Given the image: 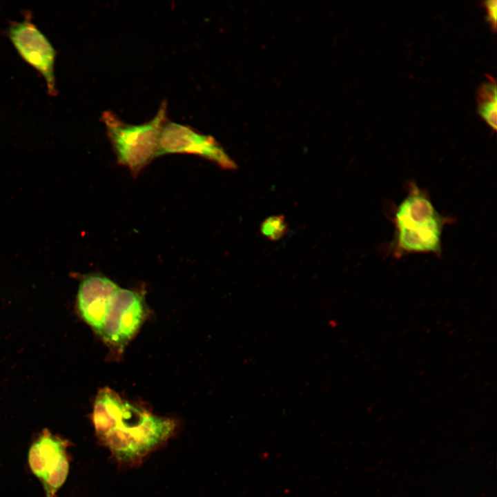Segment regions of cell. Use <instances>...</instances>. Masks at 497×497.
Returning a JSON list of instances; mask_svg holds the SVG:
<instances>
[{"label": "cell", "instance_id": "obj_2", "mask_svg": "<svg viewBox=\"0 0 497 497\" xmlns=\"http://www.w3.org/2000/svg\"><path fill=\"white\" fill-rule=\"evenodd\" d=\"M448 219L435 208L429 195L414 183L393 215V253L440 254L442 235Z\"/></svg>", "mask_w": 497, "mask_h": 497}, {"label": "cell", "instance_id": "obj_9", "mask_svg": "<svg viewBox=\"0 0 497 497\" xmlns=\"http://www.w3.org/2000/svg\"><path fill=\"white\" fill-rule=\"evenodd\" d=\"M496 83L492 78L481 85L478 92V112L481 118L491 128L496 130L497 97Z\"/></svg>", "mask_w": 497, "mask_h": 497}, {"label": "cell", "instance_id": "obj_8", "mask_svg": "<svg viewBox=\"0 0 497 497\" xmlns=\"http://www.w3.org/2000/svg\"><path fill=\"white\" fill-rule=\"evenodd\" d=\"M119 286L101 275H90L80 282L77 309L82 320L100 335Z\"/></svg>", "mask_w": 497, "mask_h": 497}, {"label": "cell", "instance_id": "obj_5", "mask_svg": "<svg viewBox=\"0 0 497 497\" xmlns=\"http://www.w3.org/2000/svg\"><path fill=\"white\" fill-rule=\"evenodd\" d=\"M183 153L206 159L226 170H235L237 164L215 138L193 127L168 121L164 123L157 156Z\"/></svg>", "mask_w": 497, "mask_h": 497}, {"label": "cell", "instance_id": "obj_11", "mask_svg": "<svg viewBox=\"0 0 497 497\" xmlns=\"http://www.w3.org/2000/svg\"><path fill=\"white\" fill-rule=\"evenodd\" d=\"M484 7L487 11V20L490 23L492 29L496 28V1H487L484 2Z\"/></svg>", "mask_w": 497, "mask_h": 497}, {"label": "cell", "instance_id": "obj_10", "mask_svg": "<svg viewBox=\"0 0 497 497\" xmlns=\"http://www.w3.org/2000/svg\"><path fill=\"white\" fill-rule=\"evenodd\" d=\"M287 231V222L283 215L269 217L260 226L261 233L271 241H277L282 239L285 236Z\"/></svg>", "mask_w": 497, "mask_h": 497}, {"label": "cell", "instance_id": "obj_4", "mask_svg": "<svg viewBox=\"0 0 497 497\" xmlns=\"http://www.w3.org/2000/svg\"><path fill=\"white\" fill-rule=\"evenodd\" d=\"M68 442L43 429L30 447L28 461L32 474L40 480L46 497H57L69 471Z\"/></svg>", "mask_w": 497, "mask_h": 497}, {"label": "cell", "instance_id": "obj_6", "mask_svg": "<svg viewBox=\"0 0 497 497\" xmlns=\"http://www.w3.org/2000/svg\"><path fill=\"white\" fill-rule=\"evenodd\" d=\"M8 36L21 58L43 77L48 94L57 93L55 76L56 50L30 17L10 23Z\"/></svg>", "mask_w": 497, "mask_h": 497}, {"label": "cell", "instance_id": "obj_3", "mask_svg": "<svg viewBox=\"0 0 497 497\" xmlns=\"http://www.w3.org/2000/svg\"><path fill=\"white\" fill-rule=\"evenodd\" d=\"M166 114V100L151 119L140 124L126 123L112 111L103 112L101 120L119 164L137 175L157 157L162 129L168 119Z\"/></svg>", "mask_w": 497, "mask_h": 497}, {"label": "cell", "instance_id": "obj_7", "mask_svg": "<svg viewBox=\"0 0 497 497\" xmlns=\"http://www.w3.org/2000/svg\"><path fill=\"white\" fill-rule=\"evenodd\" d=\"M146 315L143 296L119 287L99 335L111 347L121 349L137 332Z\"/></svg>", "mask_w": 497, "mask_h": 497}, {"label": "cell", "instance_id": "obj_1", "mask_svg": "<svg viewBox=\"0 0 497 497\" xmlns=\"http://www.w3.org/2000/svg\"><path fill=\"white\" fill-rule=\"evenodd\" d=\"M96 434L119 461L136 462L166 442L174 422L123 400L108 405L93 422Z\"/></svg>", "mask_w": 497, "mask_h": 497}]
</instances>
